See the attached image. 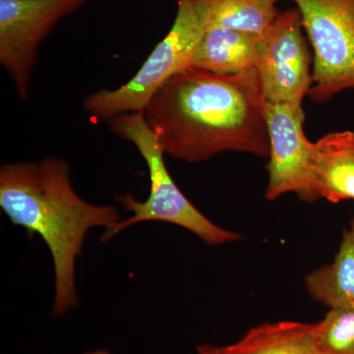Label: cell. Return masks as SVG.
<instances>
[{"instance_id": "1", "label": "cell", "mask_w": 354, "mask_h": 354, "mask_svg": "<svg viewBox=\"0 0 354 354\" xmlns=\"http://www.w3.org/2000/svg\"><path fill=\"white\" fill-rule=\"evenodd\" d=\"M266 102L257 70L221 75L189 66L144 109L165 156L195 164L223 152L269 158Z\"/></svg>"}, {"instance_id": "2", "label": "cell", "mask_w": 354, "mask_h": 354, "mask_svg": "<svg viewBox=\"0 0 354 354\" xmlns=\"http://www.w3.org/2000/svg\"><path fill=\"white\" fill-rule=\"evenodd\" d=\"M0 208L29 236L38 235L50 250L55 270L51 315L62 317L78 305L76 265L88 230L120 221L113 205L86 201L77 193L64 158L4 164L0 167Z\"/></svg>"}, {"instance_id": "3", "label": "cell", "mask_w": 354, "mask_h": 354, "mask_svg": "<svg viewBox=\"0 0 354 354\" xmlns=\"http://www.w3.org/2000/svg\"><path fill=\"white\" fill-rule=\"evenodd\" d=\"M106 122L114 134L133 144L145 160L150 176V192L143 202L138 201L131 193L116 196V201L131 216L104 230L102 242L109 241L132 225L150 221L183 227L209 246L225 245L241 239V234L207 218L179 189L165 165L164 150L147 123L143 111L121 114Z\"/></svg>"}, {"instance_id": "4", "label": "cell", "mask_w": 354, "mask_h": 354, "mask_svg": "<svg viewBox=\"0 0 354 354\" xmlns=\"http://www.w3.org/2000/svg\"><path fill=\"white\" fill-rule=\"evenodd\" d=\"M206 31L192 0H177L171 30L155 46L141 68L120 87L102 88L83 100L92 118L108 121L121 114L142 113L169 79L191 65Z\"/></svg>"}, {"instance_id": "5", "label": "cell", "mask_w": 354, "mask_h": 354, "mask_svg": "<svg viewBox=\"0 0 354 354\" xmlns=\"http://www.w3.org/2000/svg\"><path fill=\"white\" fill-rule=\"evenodd\" d=\"M313 53L308 97L315 104L354 91V0H292Z\"/></svg>"}, {"instance_id": "6", "label": "cell", "mask_w": 354, "mask_h": 354, "mask_svg": "<svg viewBox=\"0 0 354 354\" xmlns=\"http://www.w3.org/2000/svg\"><path fill=\"white\" fill-rule=\"evenodd\" d=\"M87 0H0V64L21 101L29 97L39 48L55 26Z\"/></svg>"}, {"instance_id": "7", "label": "cell", "mask_w": 354, "mask_h": 354, "mask_svg": "<svg viewBox=\"0 0 354 354\" xmlns=\"http://www.w3.org/2000/svg\"><path fill=\"white\" fill-rule=\"evenodd\" d=\"M297 7L279 12L263 35L256 70L266 102L302 104L312 86L313 53Z\"/></svg>"}, {"instance_id": "8", "label": "cell", "mask_w": 354, "mask_h": 354, "mask_svg": "<svg viewBox=\"0 0 354 354\" xmlns=\"http://www.w3.org/2000/svg\"><path fill=\"white\" fill-rule=\"evenodd\" d=\"M266 118L270 142L266 199L274 201L293 193L302 201L314 202L310 181L313 142L305 134L302 104L267 102Z\"/></svg>"}, {"instance_id": "9", "label": "cell", "mask_w": 354, "mask_h": 354, "mask_svg": "<svg viewBox=\"0 0 354 354\" xmlns=\"http://www.w3.org/2000/svg\"><path fill=\"white\" fill-rule=\"evenodd\" d=\"M310 181L314 201L354 200V131L326 134L312 143Z\"/></svg>"}, {"instance_id": "10", "label": "cell", "mask_w": 354, "mask_h": 354, "mask_svg": "<svg viewBox=\"0 0 354 354\" xmlns=\"http://www.w3.org/2000/svg\"><path fill=\"white\" fill-rule=\"evenodd\" d=\"M263 35L211 28L198 44L190 66L221 75L245 73L256 68Z\"/></svg>"}, {"instance_id": "11", "label": "cell", "mask_w": 354, "mask_h": 354, "mask_svg": "<svg viewBox=\"0 0 354 354\" xmlns=\"http://www.w3.org/2000/svg\"><path fill=\"white\" fill-rule=\"evenodd\" d=\"M310 297L326 307L354 304V218L342 232L334 261L305 277Z\"/></svg>"}, {"instance_id": "12", "label": "cell", "mask_w": 354, "mask_h": 354, "mask_svg": "<svg viewBox=\"0 0 354 354\" xmlns=\"http://www.w3.org/2000/svg\"><path fill=\"white\" fill-rule=\"evenodd\" d=\"M223 348L225 354H318L313 324L295 321L261 324Z\"/></svg>"}, {"instance_id": "13", "label": "cell", "mask_w": 354, "mask_h": 354, "mask_svg": "<svg viewBox=\"0 0 354 354\" xmlns=\"http://www.w3.org/2000/svg\"><path fill=\"white\" fill-rule=\"evenodd\" d=\"M279 0H192L205 28L264 35L278 17Z\"/></svg>"}, {"instance_id": "14", "label": "cell", "mask_w": 354, "mask_h": 354, "mask_svg": "<svg viewBox=\"0 0 354 354\" xmlns=\"http://www.w3.org/2000/svg\"><path fill=\"white\" fill-rule=\"evenodd\" d=\"M313 332L318 354H354V304L330 308Z\"/></svg>"}, {"instance_id": "15", "label": "cell", "mask_w": 354, "mask_h": 354, "mask_svg": "<svg viewBox=\"0 0 354 354\" xmlns=\"http://www.w3.org/2000/svg\"><path fill=\"white\" fill-rule=\"evenodd\" d=\"M197 354H225L223 346L202 344L197 348Z\"/></svg>"}, {"instance_id": "16", "label": "cell", "mask_w": 354, "mask_h": 354, "mask_svg": "<svg viewBox=\"0 0 354 354\" xmlns=\"http://www.w3.org/2000/svg\"><path fill=\"white\" fill-rule=\"evenodd\" d=\"M81 354H111V353L106 348H97L93 349V351H86V353Z\"/></svg>"}]
</instances>
